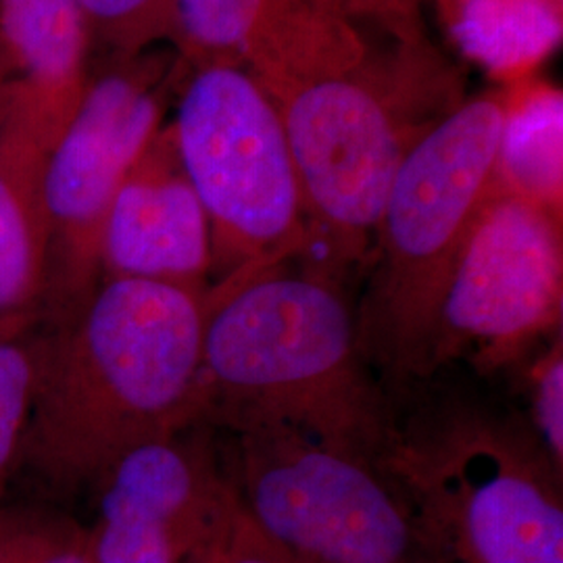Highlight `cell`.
Segmentation results:
<instances>
[{
  "mask_svg": "<svg viewBox=\"0 0 563 563\" xmlns=\"http://www.w3.org/2000/svg\"><path fill=\"white\" fill-rule=\"evenodd\" d=\"M102 278L162 282L205 290L213 272L211 228L163 128L121 181L102 222Z\"/></svg>",
  "mask_w": 563,
  "mask_h": 563,
  "instance_id": "11",
  "label": "cell"
},
{
  "mask_svg": "<svg viewBox=\"0 0 563 563\" xmlns=\"http://www.w3.org/2000/svg\"><path fill=\"white\" fill-rule=\"evenodd\" d=\"M0 563H95L88 528L42 509H0Z\"/></svg>",
  "mask_w": 563,
  "mask_h": 563,
  "instance_id": "17",
  "label": "cell"
},
{
  "mask_svg": "<svg viewBox=\"0 0 563 563\" xmlns=\"http://www.w3.org/2000/svg\"><path fill=\"white\" fill-rule=\"evenodd\" d=\"M201 423L228 432L286 426L378 460L397 422L341 284L286 274L282 263L209 286Z\"/></svg>",
  "mask_w": 563,
  "mask_h": 563,
  "instance_id": "2",
  "label": "cell"
},
{
  "mask_svg": "<svg viewBox=\"0 0 563 563\" xmlns=\"http://www.w3.org/2000/svg\"><path fill=\"white\" fill-rule=\"evenodd\" d=\"M423 63L422 41H409L393 71L365 57L274 99L301 190L302 272L342 286L353 267L372 263L402 155L434 123L413 113L416 90L430 80Z\"/></svg>",
  "mask_w": 563,
  "mask_h": 563,
  "instance_id": "5",
  "label": "cell"
},
{
  "mask_svg": "<svg viewBox=\"0 0 563 563\" xmlns=\"http://www.w3.org/2000/svg\"><path fill=\"white\" fill-rule=\"evenodd\" d=\"M269 0H167L165 34L186 67L242 65Z\"/></svg>",
  "mask_w": 563,
  "mask_h": 563,
  "instance_id": "16",
  "label": "cell"
},
{
  "mask_svg": "<svg viewBox=\"0 0 563 563\" xmlns=\"http://www.w3.org/2000/svg\"><path fill=\"white\" fill-rule=\"evenodd\" d=\"M176 51H142L92 74L44 162L51 239V322L86 301L101 282L102 222L118 188L163 130L167 97L180 84Z\"/></svg>",
  "mask_w": 563,
  "mask_h": 563,
  "instance_id": "8",
  "label": "cell"
},
{
  "mask_svg": "<svg viewBox=\"0 0 563 563\" xmlns=\"http://www.w3.org/2000/svg\"><path fill=\"white\" fill-rule=\"evenodd\" d=\"M213 563H305L288 549L269 539L251 516L244 511L241 501L223 532Z\"/></svg>",
  "mask_w": 563,
  "mask_h": 563,
  "instance_id": "21",
  "label": "cell"
},
{
  "mask_svg": "<svg viewBox=\"0 0 563 563\" xmlns=\"http://www.w3.org/2000/svg\"><path fill=\"white\" fill-rule=\"evenodd\" d=\"M509 95L457 102L402 155L357 311L369 365L395 380L428 376L439 305L453 263L497 188Z\"/></svg>",
  "mask_w": 563,
  "mask_h": 563,
  "instance_id": "3",
  "label": "cell"
},
{
  "mask_svg": "<svg viewBox=\"0 0 563 563\" xmlns=\"http://www.w3.org/2000/svg\"><path fill=\"white\" fill-rule=\"evenodd\" d=\"M530 430L549 460L563 470V346L562 334L530 372Z\"/></svg>",
  "mask_w": 563,
  "mask_h": 563,
  "instance_id": "20",
  "label": "cell"
},
{
  "mask_svg": "<svg viewBox=\"0 0 563 563\" xmlns=\"http://www.w3.org/2000/svg\"><path fill=\"white\" fill-rule=\"evenodd\" d=\"M463 55L520 76L562 41V0H437Z\"/></svg>",
  "mask_w": 563,
  "mask_h": 563,
  "instance_id": "14",
  "label": "cell"
},
{
  "mask_svg": "<svg viewBox=\"0 0 563 563\" xmlns=\"http://www.w3.org/2000/svg\"><path fill=\"white\" fill-rule=\"evenodd\" d=\"M78 2L90 38V53L101 51L109 60L128 59L163 41L167 0Z\"/></svg>",
  "mask_w": 563,
  "mask_h": 563,
  "instance_id": "19",
  "label": "cell"
},
{
  "mask_svg": "<svg viewBox=\"0 0 563 563\" xmlns=\"http://www.w3.org/2000/svg\"><path fill=\"white\" fill-rule=\"evenodd\" d=\"M322 2L349 20H355V18L380 20L388 27H393L401 36V41L420 38V30H418L420 18L413 15L402 0H322Z\"/></svg>",
  "mask_w": 563,
  "mask_h": 563,
  "instance_id": "22",
  "label": "cell"
},
{
  "mask_svg": "<svg viewBox=\"0 0 563 563\" xmlns=\"http://www.w3.org/2000/svg\"><path fill=\"white\" fill-rule=\"evenodd\" d=\"M88 526L95 563H190L211 555L239 495L209 423H192L123 453L101 481Z\"/></svg>",
  "mask_w": 563,
  "mask_h": 563,
  "instance_id": "10",
  "label": "cell"
},
{
  "mask_svg": "<svg viewBox=\"0 0 563 563\" xmlns=\"http://www.w3.org/2000/svg\"><path fill=\"white\" fill-rule=\"evenodd\" d=\"M439 563H563L562 470L528 423L470 402L395 430L376 460Z\"/></svg>",
  "mask_w": 563,
  "mask_h": 563,
  "instance_id": "4",
  "label": "cell"
},
{
  "mask_svg": "<svg viewBox=\"0 0 563 563\" xmlns=\"http://www.w3.org/2000/svg\"><path fill=\"white\" fill-rule=\"evenodd\" d=\"M230 434L244 511L301 562L439 563L374 457L286 426Z\"/></svg>",
  "mask_w": 563,
  "mask_h": 563,
  "instance_id": "7",
  "label": "cell"
},
{
  "mask_svg": "<svg viewBox=\"0 0 563 563\" xmlns=\"http://www.w3.org/2000/svg\"><path fill=\"white\" fill-rule=\"evenodd\" d=\"M405 2V7L413 13V15H418V7H420V0H402ZM420 18V15H418Z\"/></svg>",
  "mask_w": 563,
  "mask_h": 563,
  "instance_id": "23",
  "label": "cell"
},
{
  "mask_svg": "<svg viewBox=\"0 0 563 563\" xmlns=\"http://www.w3.org/2000/svg\"><path fill=\"white\" fill-rule=\"evenodd\" d=\"M90 55L78 0H0V120L51 148L80 102Z\"/></svg>",
  "mask_w": 563,
  "mask_h": 563,
  "instance_id": "12",
  "label": "cell"
},
{
  "mask_svg": "<svg viewBox=\"0 0 563 563\" xmlns=\"http://www.w3.org/2000/svg\"><path fill=\"white\" fill-rule=\"evenodd\" d=\"M562 216L495 188L453 263L428 374L470 360L484 372L520 360L562 323Z\"/></svg>",
  "mask_w": 563,
  "mask_h": 563,
  "instance_id": "9",
  "label": "cell"
},
{
  "mask_svg": "<svg viewBox=\"0 0 563 563\" xmlns=\"http://www.w3.org/2000/svg\"><path fill=\"white\" fill-rule=\"evenodd\" d=\"M174 134L201 199L220 280L301 255V190L280 111L249 69L205 63L181 74Z\"/></svg>",
  "mask_w": 563,
  "mask_h": 563,
  "instance_id": "6",
  "label": "cell"
},
{
  "mask_svg": "<svg viewBox=\"0 0 563 563\" xmlns=\"http://www.w3.org/2000/svg\"><path fill=\"white\" fill-rule=\"evenodd\" d=\"M207 288L102 278L36 334L20 465L60 493L99 483L123 453L201 423Z\"/></svg>",
  "mask_w": 563,
  "mask_h": 563,
  "instance_id": "1",
  "label": "cell"
},
{
  "mask_svg": "<svg viewBox=\"0 0 563 563\" xmlns=\"http://www.w3.org/2000/svg\"><path fill=\"white\" fill-rule=\"evenodd\" d=\"M46 153L48 146L23 123L0 121V339L32 332L46 305Z\"/></svg>",
  "mask_w": 563,
  "mask_h": 563,
  "instance_id": "13",
  "label": "cell"
},
{
  "mask_svg": "<svg viewBox=\"0 0 563 563\" xmlns=\"http://www.w3.org/2000/svg\"><path fill=\"white\" fill-rule=\"evenodd\" d=\"M563 99L551 86L509 97L497 188L562 216Z\"/></svg>",
  "mask_w": 563,
  "mask_h": 563,
  "instance_id": "15",
  "label": "cell"
},
{
  "mask_svg": "<svg viewBox=\"0 0 563 563\" xmlns=\"http://www.w3.org/2000/svg\"><path fill=\"white\" fill-rule=\"evenodd\" d=\"M36 365L38 341L34 332L0 339V501L13 470L20 465Z\"/></svg>",
  "mask_w": 563,
  "mask_h": 563,
  "instance_id": "18",
  "label": "cell"
},
{
  "mask_svg": "<svg viewBox=\"0 0 563 563\" xmlns=\"http://www.w3.org/2000/svg\"><path fill=\"white\" fill-rule=\"evenodd\" d=\"M216 562V555H211V558H205V560H199V562H192V563H213Z\"/></svg>",
  "mask_w": 563,
  "mask_h": 563,
  "instance_id": "24",
  "label": "cell"
}]
</instances>
